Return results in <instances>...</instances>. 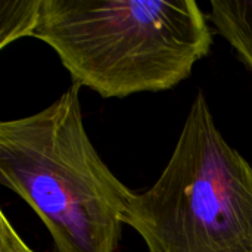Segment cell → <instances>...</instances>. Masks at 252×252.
Masks as SVG:
<instances>
[{
    "mask_svg": "<svg viewBox=\"0 0 252 252\" xmlns=\"http://www.w3.org/2000/svg\"><path fill=\"white\" fill-rule=\"evenodd\" d=\"M32 37L105 99L176 87L214 43L195 0H41Z\"/></svg>",
    "mask_w": 252,
    "mask_h": 252,
    "instance_id": "6da1fadb",
    "label": "cell"
},
{
    "mask_svg": "<svg viewBox=\"0 0 252 252\" xmlns=\"http://www.w3.org/2000/svg\"><path fill=\"white\" fill-rule=\"evenodd\" d=\"M72 83L53 103L0 123V183L41 219L53 252H117L130 190L102 161Z\"/></svg>",
    "mask_w": 252,
    "mask_h": 252,
    "instance_id": "7a4b0ae2",
    "label": "cell"
},
{
    "mask_svg": "<svg viewBox=\"0 0 252 252\" xmlns=\"http://www.w3.org/2000/svg\"><path fill=\"white\" fill-rule=\"evenodd\" d=\"M123 223L148 252H252V162L223 137L202 90L165 168L133 193Z\"/></svg>",
    "mask_w": 252,
    "mask_h": 252,
    "instance_id": "3957f363",
    "label": "cell"
},
{
    "mask_svg": "<svg viewBox=\"0 0 252 252\" xmlns=\"http://www.w3.org/2000/svg\"><path fill=\"white\" fill-rule=\"evenodd\" d=\"M210 19L252 72V0H211Z\"/></svg>",
    "mask_w": 252,
    "mask_h": 252,
    "instance_id": "277c9868",
    "label": "cell"
},
{
    "mask_svg": "<svg viewBox=\"0 0 252 252\" xmlns=\"http://www.w3.org/2000/svg\"><path fill=\"white\" fill-rule=\"evenodd\" d=\"M41 0H0V49L22 37H32Z\"/></svg>",
    "mask_w": 252,
    "mask_h": 252,
    "instance_id": "5b68a950",
    "label": "cell"
},
{
    "mask_svg": "<svg viewBox=\"0 0 252 252\" xmlns=\"http://www.w3.org/2000/svg\"><path fill=\"white\" fill-rule=\"evenodd\" d=\"M0 252H35L24 242L3 211H0Z\"/></svg>",
    "mask_w": 252,
    "mask_h": 252,
    "instance_id": "8992f818",
    "label": "cell"
}]
</instances>
